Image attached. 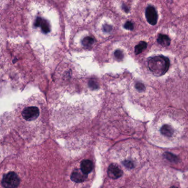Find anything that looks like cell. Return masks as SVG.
Here are the masks:
<instances>
[{
    "instance_id": "1",
    "label": "cell",
    "mask_w": 188,
    "mask_h": 188,
    "mask_svg": "<svg viewBox=\"0 0 188 188\" xmlns=\"http://www.w3.org/2000/svg\"><path fill=\"white\" fill-rule=\"evenodd\" d=\"M148 67L153 74L159 77L165 74L170 66L169 58L164 56H154L148 59Z\"/></svg>"
},
{
    "instance_id": "2",
    "label": "cell",
    "mask_w": 188,
    "mask_h": 188,
    "mask_svg": "<svg viewBox=\"0 0 188 188\" xmlns=\"http://www.w3.org/2000/svg\"><path fill=\"white\" fill-rule=\"evenodd\" d=\"M19 179L17 174L10 172L4 175L2 180V184L5 188H16L19 186Z\"/></svg>"
},
{
    "instance_id": "3",
    "label": "cell",
    "mask_w": 188,
    "mask_h": 188,
    "mask_svg": "<svg viewBox=\"0 0 188 188\" xmlns=\"http://www.w3.org/2000/svg\"><path fill=\"white\" fill-rule=\"evenodd\" d=\"M39 114V109L36 106H28L24 109L22 113V117L28 122H31L37 119Z\"/></svg>"
},
{
    "instance_id": "4",
    "label": "cell",
    "mask_w": 188,
    "mask_h": 188,
    "mask_svg": "<svg viewBox=\"0 0 188 188\" xmlns=\"http://www.w3.org/2000/svg\"><path fill=\"white\" fill-rule=\"evenodd\" d=\"M145 16L147 21L150 24L154 26L157 22V14L155 8L152 6H148L146 8Z\"/></svg>"
},
{
    "instance_id": "5",
    "label": "cell",
    "mask_w": 188,
    "mask_h": 188,
    "mask_svg": "<svg viewBox=\"0 0 188 188\" xmlns=\"http://www.w3.org/2000/svg\"><path fill=\"white\" fill-rule=\"evenodd\" d=\"M109 177L113 179H117L123 175V171L115 164H111L108 170Z\"/></svg>"
},
{
    "instance_id": "6",
    "label": "cell",
    "mask_w": 188,
    "mask_h": 188,
    "mask_svg": "<svg viewBox=\"0 0 188 188\" xmlns=\"http://www.w3.org/2000/svg\"><path fill=\"white\" fill-rule=\"evenodd\" d=\"M87 178V175L82 172L81 170H76L72 173L71 179L75 183L83 182Z\"/></svg>"
},
{
    "instance_id": "7",
    "label": "cell",
    "mask_w": 188,
    "mask_h": 188,
    "mask_svg": "<svg viewBox=\"0 0 188 188\" xmlns=\"http://www.w3.org/2000/svg\"><path fill=\"white\" fill-rule=\"evenodd\" d=\"M93 164L92 162L90 160H83L81 163V170L82 172L86 174H88L93 170Z\"/></svg>"
},
{
    "instance_id": "8",
    "label": "cell",
    "mask_w": 188,
    "mask_h": 188,
    "mask_svg": "<svg viewBox=\"0 0 188 188\" xmlns=\"http://www.w3.org/2000/svg\"><path fill=\"white\" fill-rule=\"evenodd\" d=\"M160 132L161 133L162 135H164L168 138H170L174 134V130L171 126H170L169 125L165 124L162 126Z\"/></svg>"
},
{
    "instance_id": "9",
    "label": "cell",
    "mask_w": 188,
    "mask_h": 188,
    "mask_svg": "<svg viewBox=\"0 0 188 188\" xmlns=\"http://www.w3.org/2000/svg\"><path fill=\"white\" fill-rule=\"evenodd\" d=\"M157 42L163 46H168L170 44V39L166 35L159 34L157 38Z\"/></svg>"
},
{
    "instance_id": "10",
    "label": "cell",
    "mask_w": 188,
    "mask_h": 188,
    "mask_svg": "<svg viewBox=\"0 0 188 188\" xmlns=\"http://www.w3.org/2000/svg\"><path fill=\"white\" fill-rule=\"evenodd\" d=\"M163 156L168 161L172 163H177L178 162H179V158H178V157L172 153L165 152L163 154Z\"/></svg>"
},
{
    "instance_id": "11",
    "label": "cell",
    "mask_w": 188,
    "mask_h": 188,
    "mask_svg": "<svg viewBox=\"0 0 188 188\" xmlns=\"http://www.w3.org/2000/svg\"><path fill=\"white\" fill-rule=\"evenodd\" d=\"M147 48V43L145 42H140L135 48V53L136 55L141 53Z\"/></svg>"
},
{
    "instance_id": "12",
    "label": "cell",
    "mask_w": 188,
    "mask_h": 188,
    "mask_svg": "<svg viewBox=\"0 0 188 188\" xmlns=\"http://www.w3.org/2000/svg\"><path fill=\"white\" fill-rule=\"evenodd\" d=\"M40 26L41 27L42 32H44L45 34L48 33L50 30V27L49 23L45 19H42V21L41 22Z\"/></svg>"
},
{
    "instance_id": "13",
    "label": "cell",
    "mask_w": 188,
    "mask_h": 188,
    "mask_svg": "<svg viewBox=\"0 0 188 188\" xmlns=\"http://www.w3.org/2000/svg\"><path fill=\"white\" fill-rule=\"evenodd\" d=\"M94 42V39L93 38L90 37H85L82 41V45L85 46H90L93 45V43Z\"/></svg>"
},
{
    "instance_id": "14",
    "label": "cell",
    "mask_w": 188,
    "mask_h": 188,
    "mask_svg": "<svg viewBox=\"0 0 188 188\" xmlns=\"http://www.w3.org/2000/svg\"><path fill=\"white\" fill-rule=\"evenodd\" d=\"M122 163L124 166L125 167H126L128 169H133L135 166L133 162L130 161V160H125L124 161L122 162Z\"/></svg>"
},
{
    "instance_id": "15",
    "label": "cell",
    "mask_w": 188,
    "mask_h": 188,
    "mask_svg": "<svg viewBox=\"0 0 188 188\" xmlns=\"http://www.w3.org/2000/svg\"><path fill=\"white\" fill-rule=\"evenodd\" d=\"M135 88L139 92L144 91V90H145V89H146L145 85H143V83H141V82H138L137 83H136Z\"/></svg>"
},
{
    "instance_id": "16",
    "label": "cell",
    "mask_w": 188,
    "mask_h": 188,
    "mask_svg": "<svg viewBox=\"0 0 188 188\" xmlns=\"http://www.w3.org/2000/svg\"><path fill=\"white\" fill-rule=\"evenodd\" d=\"M114 56L116 58L119 60H122L124 58V54L122 53V51L120 50H117L114 53Z\"/></svg>"
},
{
    "instance_id": "17",
    "label": "cell",
    "mask_w": 188,
    "mask_h": 188,
    "mask_svg": "<svg viewBox=\"0 0 188 188\" xmlns=\"http://www.w3.org/2000/svg\"><path fill=\"white\" fill-rule=\"evenodd\" d=\"M124 27L125 29H127V30H132L134 29V24L131 22H127L125 23V24L124 26Z\"/></svg>"
},
{
    "instance_id": "18",
    "label": "cell",
    "mask_w": 188,
    "mask_h": 188,
    "mask_svg": "<svg viewBox=\"0 0 188 188\" xmlns=\"http://www.w3.org/2000/svg\"><path fill=\"white\" fill-rule=\"evenodd\" d=\"M89 86L90 88H92L93 90L97 89L98 88V85L97 83V82L94 80H91L89 82Z\"/></svg>"
},
{
    "instance_id": "19",
    "label": "cell",
    "mask_w": 188,
    "mask_h": 188,
    "mask_svg": "<svg viewBox=\"0 0 188 188\" xmlns=\"http://www.w3.org/2000/svg\"><path fill=\"white\" fill-rule=\"evenodd\" d=\"M112 29H113V27L108 24H105L103 26V30L104 32L109 33V32H111Z\"/></svg>"
},
{
    "instance_id": "20",
    "label": "cell",
    "mask_w": 188,
    "mask_h": 188,
    "mask_svg": "<svg viewBox=\"0 0 188 188\" xmlns=\"http://www.w3.org/2000/svg\"><path fill=\"white\" fill-rule=\"evenodd\" d=\"M42 21V19L40 17H38L36 21H35V27H39L40 26V23H41V22Z\"/></svg>"
},
{
    "instance_id": "21",
    "label": "cell",
    "mask_w": 188,
    "mask_h": 188,
    "mask_svg": "<svg viewBox=\"0 0 188 188\" xmlns=\"http://www.w3.org/2000/svg\"><path fill=\"white\" fill-rule=\"evenodd\" d=\"M123 7V9H124L125 11H126V12H127L129 11V9H128V8H127V7L125 6H123V7Z\"/></svg>"
}]
</instances>
